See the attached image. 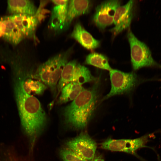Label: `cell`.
Segmentation results:
<instances>
[{
	"label": "cell",
	"mask_w": 161,
	"mask_h": 161,
	"mask_svg": "<svg viewBox=\"0 0 161 161\" xmlns=\"http://www.w3.org/2000/svg\"><path fill=\"white\" fill-rule=\"evenodd\" d=\"M15 90L22 128L33 143L45 126L46 113L39 100L26 91L24 80H17Z\"/></svg>",
	"instance_id": "cell-1"
},
{
	"label": "cell",
	"mask_w": 161,
	"mask_h": 161,
	"mask_svg": "<svg viewBox=\"0 0 161 161\" xmlns=\"http://www.w3.org/2000/svg\"><path fill=\"white\" fill-rule=\"evenodd\" d=\"M98 80L90 88L84 89L63 111L65 122L76 129L87 126L95 108L98 96Z\"/></svg>",
	"instance_id": "cell-2"
},
{
	"label": "cell",
	"mask_w": 161,
	"mask_h": 161,
	"mask_svg": "<svg viewBox=\"0 0 161 161\" xmlns=\"http://www.w3.org/2000/svg\"><path fill=\"white\" fill-rule=\"evenodd\" d=\"M69 53L55 55L40 65L32 78L42 82L55 93L63 69L68 62Z\"/></svg>",
	"instance_id": "cell-3"
},
{
	"label": "cell",
	"mask_w": 161,
	"mask_h": 161,
	"mask_svg": "<svg viewBox=\"0 0 161 161\" xmlns=\"http://www.w3.org/2000/svg\"><path fill=\"white\" fill-rule=\"evenodd\" d=\"M109 74L111 88L103 100L116 95L128 93L144 81L133 72H126L112 69Z\"/></svg>",
	"instance_id": "cell-4"
},
{
	"label": "cell",
	"mask_w": 161,
	"mask_h": 161,
	"mask_svg": "<svg viewBox=\"0 0 161 161\" xmlns=\"http://www.w3.org/2000/svg\"><path fill=\"white\" fill-rule=\"evenodd\" d=\"M127 37L130 46L131 63L134 70L145 67L161 68V65L153 59L147 46L138 40L131 30H129Z\"/></svg>",
	"instance_id": "cell-5"
},
{
	"label": "cell",
	"mask_w": 161,
	"mask_h": 161,
	"mask_svg": "<svg viewBox=\"0 0 161 161\" xmlns=\"http://www.w3.org/2000/svg\"><path fill=\"white\" fill-rule=\"evenodd\" d=\"M97 80L92 75L88 68L80 64L76 60H73L68 62L65 66L57 89L60 92L65 85L70 82H76L82 85L86 83L95 82Z\"/></svg>",
	"instance_id": "cell-6"
},
{
	"label": "cell",
	"mask_w": 161,
	"mask_h": 161,
	"mask_svg": "<svg viewBox=\"0 0 161 161\" xmlns=\"http://www.w3.org/2000/svg\"><path fill=\"white\" fill-rule=\"evenodd\" d=\"M154 136V133L147 134L134 139H113L108 138L101 144L103 149L113 151H120L131 154H135L138 149L144 147H149L154 150L153 148L146 146L150 141V138Z\"/></svg>",
	"instance_id": "cell-7"
},
{
	"label": "cell",
	"mask_w": 161,
	"mask_h": 161,
	"mask_svg": "<svg viewBox=\"0 0 161 161\" xmlns=\"http://www.w3.org/2000/svg\"><path fill=\"white\" fill-rule=\"evenodd\" d=\"M67 148L74 151L87 161L95 156L97 144L87 133L82 132L66 143Z\"/></svg>",
	"instance_id": "cell-8"
},
{
	"label": "cell",
	"mask_w": 161,
	"mask_h": 161,
	"mask_svg": "<svg viewBox=\"0 0 161 161\" xmlns=\"http://www.w3.org/2000/svg\"><path fill=\"white\" fill-rule=\"evenodd\" d=\"M119 0L106 1L98 5L93 17V21L99 28L104 29L113 23L114 14L117 7L120 5Z\"/></svg>",
	"instance_id": "cell-9"
},
{
	"label": "cell",
	"mask_w": 161,
	"mask_h": 161,
	"mask_svg": "<svg viewBox=\"0 0 161 161\" xmlns=\"http://www.w3.org/2000/svg\"><path fill=\"white\" fill-rule=\"evenodd\" d=\"M134 1H129L125 4L119 6L116 10L113 24L114 27L110 31L114 35H116L129 27L133 17Z\"/></svg>",
	"instance_id": "cell-10"
},
{
	"label": "cell",
	"mask_w": 161,
	"mask_h": 161,
	"mask_svg": "<svg viewBox=\"0 0 161 161\" xmlns=\"http://www.w3.org/2000/svg\"><path fill=\"white\" fill-rule=\"evenodd\" d=\"M53 8L49 22L50 28L55 31L64 29L69 0H52Z\"/></svg>",
	"instance_id": "cell-11"
},
{
	"label": "cell",
	"mask_w": 161,
	"mask_h": 161,
	"mask_svg": "<svg viewBox=\"0 0 161 161\" xmlns=\"http://www.w3.org/2000/svg\"><path fill=\"white\" fill-rule=\"evenodd\" d=\"M7 17L17 25L25 37H32L34 35L38 22L36 15L17 14Z\"/></svg>",
	"instance_id": "cell-12"
},
{
	"label": "cell",
	"mask_w": 161,
	"mask_h": 161,
	"mask_svg": "<svg viewBox=\"0 0 161 161\" xmlns=\"http://www.w3.org/2000/svg\"><path fill=\"white\" fill-rule=\"evenodd\" d=\"M91 5L92 2L89 0H69L64 29L69 27L75 18L88 13Z\"/></svg>",
	"instance_id": "cell-13"
},
{
	"label": "cell",
	"mask_w": 161,
	"mask_h": 161,
	"mask_svg": "<svg viewBox=\"0 0 161 161\" xmlns=\"http://www.w3.org/2000/svg\"><path fill=\"white\" fill-rule=\"evenodd\" d=\"M71 36L88 49H94L100 45V41L95 39L79 22L75 25Z\"/></svg>",
	"instance_id": "cell-14"
},
{
	"label": "cell",
	"mask_w": 161,
	"mask_h": 161,
	"mask_svg": "<svg viewBox=\"0 0 161 161\" xmlns=\"http://www.w3.org/2000/svg\"><path fill=\"white\" fill-rule=\"evenodd\" d=\"M7 10L13 14H24L36 15L38 10L33 2L28 0H9L7 1Z\"/></svg>",
	"instance_id": "cell-15"
},
{
	"label": "cell",
	"mask_w": 161,
	"mask_h": 161,
	"mask_svg": "<svg viewBox=\"0 0 161 161\" xmlns=\"http://www.w3.org/2000/svg\"><path fill=\"white\" fill-rule=\"evenodd\" d=\"M6 25L5 30L2 37L11 44L16 45L25 37L17 25L7 17L3 18Z\"/></svg>",
	"instance_id": "cell-16"
},
{
	"label": "cell",
	"mask_w": 161,
	"mask_h": 161,
	"mask_svg": "<svg viewBox=\"0 0 161 161\" xmlns=\"http://www.w3.org/2000/svg\"><path fill=\"white\" fill-rule=\"evenodd\" d=\"M82 85L75 82L68 83L62 89L58 103L62 104L74 100L84 89Z\"/></svg>",
	"instance_id": "cell-17"
},
{
	"label": "cell",
	"mask_w": 161,
	"mask_h": 161,
	"mask_svg": "<svg viewBox=\"0 0 161 161\" xmlns=\"http://www.w3.org/2000/svg\"><path fill=\"white\" fill-rule=\"evenodd\" d=\"M85 62L87 64L109 71L112 69L107 58L99 53H90L86 56Z\"/></svg>",
	"instance_id": "cell-18"
},
{
	"label": "cell",
	"mask_w": 161,
	"mask_h": 161,
	"mask_svg": "<svg viewBox=\"0 0 161 161\" xmlns=\"http://www.w3.org/2000/svg\"><path fill=\"white\" fill-rule=\"evenodd\" d=\"M24 86L26 91L31 95L42 94L47 88V86L41 81L30 79L24 81Z\"/></svg>",
	"instance_id": "cell-19"
},
{
	"label": "cell",
	"mask_w": 161,
	"mask_h": 161,
	"mask_svg": "<svg viewBox=\"0 0 161 161\" xmlns=\"http://www.w3.org/2000/svg\"><path fill=\"white\" fill-rule=\"evenodd\" d=\"M60 154L64 161H87L74 151L67 148L61 149Z\"/></svg>",
	"instance_id": "cell-20"
},
{
	"label": "cell",
	"mask_w": 161,
	"mask_h": 161,
	"mask_svg": "<svg viewBox=\"0 0 161 161\" xmlns=\"http://www.w3.org/2000/svg\"><path fill=\"white\" fill-rule=\"evenodd\" d=\"M6 25L3 18L0 20V38L3 36L5 30Z\"/></svg>",
	"instance_id": "cell-21"
},
{
	"label": "cell",
	"mask_w": 161,
	"mask_h": 161,
	"mask_svg": "<svg viewBox=\"0 0 161 161\" xmlns=\"http://www.w3.org/2000/svg\"><path fill=\"white\" fill-rule=\"evenodd\" d=\"M91 161H105L103 158L100 156H95Z\"/></svg>",
	"instance_id": "cell-22"
},
{
	"label": "cell",
	"mask_w": 161,
	"mask_h": 161,
	"mask_svg": "<svg viewBox=\"0 0 161 161\" xmlns=\"http://www.w3.org/2000/svg\"><path fill=\"white\" fill-rule=\"evenodd\" d=\"M16 161H19V160H17Z\"/></svg>",
	"instance_id": "cell-23"
}]
</instances>
